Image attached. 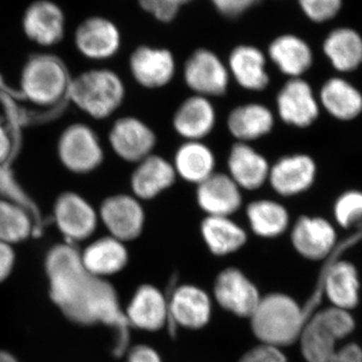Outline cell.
Segmentation results:
<instances>
[{
  "label": "cell",
  "instance_id": "obj_30",
  "mask_svg": "<svg viewBox=\"0 0 362 362\" xmlns=\"http://www.w3.org/2000/svg\"><path fill=\"white\" fill-rule=\"evenodd\" d=\"M202 239L216 256H226L246 245V230L230 216H209L201 223Z\"/></svg>",
  "mask_w": 362,
  "mask_h": 362
},
{
  "label": "cell",
  "instance_id": "obj_33",
  "mask_svg": "<svg viewBox=\"0 0 362 362\" xmlns=\"http://www.w3.org/2000/svg\"><path fill=\"white\" fill-rule=\"evenodd\" d=\"M320 100L328 113L340 120H349L361 113V93L342 78H330L324 84Z\"/></svg>",
  "mask_w": 362,
  "mask_h": 362
},
{
  "label": "cell",
  "instance_id": "obj_27",
  "mask_svg": "<svg viewBox=\"0 0 362 362\" xmlns=\"http://www.w3.org/2000/svg\"><path fill=\"white\" fill-rule=\"evenodd\" d=\"M169 316L176 324L189 329L204 327L211 314L209 296L194 286H182L173 293L168 302Z\"/></svg>",
  "mask_w": 362,
  "mask_h": 362
},
{
  "label": "cell",
  "instance_id": "obj_43",
  "mask_svg": "<svg viewBox=\"0 0 362 362\" xmlns=\"http://www.w3.org/2000/svg\"><path fill=\"white\" fill-rule=\"evenodd\" d=\"M13 139L8 130L0 123V166L7 161L13 152Z\"/></svg>",
  "mask_w": 362,
  "mask_h": 362
},
{
  "label": "cell",
  "instance_id": "obj_13",
  "mask_svg": "<svg viewBox=\"0 0 362 362\" xmlns=\"http://www.w3.org/2000/svg\"><path fill=\"white\" fill-rule=\"evenodd\" d=\"M129 70L135 82L141 87L161 89L173 82L176 62L168 49L140 45L131 54Z\"/></svg>",
  "mask_w": 362,
  "mask_h": 362
},
{
  "label": "cell",
  "instance_id": "obj_38",
  "mask_svg": "<svg viewBox=\"0 0 362 362\" xmlns=\"http://www.w3.org/2000/svg\"><path fill=\"white\" fill-rule=\"evenodd\" d=\"M240 362H288L278 347L262 344L255 347L240 359Z\"/></svg>",
  "mask_w": 362,
  "mask_h": 362
},
{
  "label": "cell",
  "instance_id": "obj_45",
  "mask_svg": "<svg viewBox=\"0 0 362 362\" xmlns=\"http://www.w3.org/2000/svg\"><path fill=\"white\" fill-rule=\"evenodd\" d=\"M192 1V0H178V2L181 4V6L188 4V2Z\"/></svg>",
  "mask_w": 362,
  "mask_h": 362
},
{
  "label": "cell",
  "instance_id": "obj_39",
  "mask_svg": "<svg viewBox=\"0 0 362 362\" xmlns=\"http://www.w3.org/2000/svg\"><path fill=\"white\" fill-rule=\"evenodd\" d=\"M214 8L226 18L242 16L258 2V0H211Z\"/></svg>",
  "mask_w": 362,
  "mask_h": 362
},
{
  "label": "cell",
  "instance_id": "obj_15",
  "mask_svg": "<svg viewBox=\"0 0 362 362\" xmlns=\"http://www.w3.org/2000/svg\"><path fill=\"white\" fill-rule=\"evenodd\" d=\"M315 177V161L306 154H292L271 165L268 183L280 197H291L309 189Z\"/></svg>",
  "mask_w": 362,
  "mask_h": 362
},
{
  "label": "cell",
  "instance_id": "obj_8",
  "mask_svg": "<svg viewBox=\"0 0 362 362\" xmlns=\"http://www.w3.org/2000/svg\"><path fill=\"white\" fill-rule=\"evenodd\" d=\"M21 30L26 39L40 47L61 44L66 33V14L54 0H33L21 16Z\"/></svg>",
  "mask_w": 362,
  "mask_h": 362
},
{
  "label": "cell",
  "instance_id": "obj_10",
  "mask_svg": "<svg viewBox=\"0 0 362 362\" xmlns=\"http://www.w3.org/2000/svg\"><path fill=\"white\" fill-rule=\"evenodd\" d=\"M99 218L111 237L129 242L137 239L144 230L146 214L141 202L132 194H114L100 206Z\"/></svg>",
  "mask_w": 362,
  "mask_h": 362
},
{
  "label": "cell",
  "instance_id": "obj_19",
  "mask_svg": "<svg viewBox=\"0 0 362 362\" xmlns=\"http://www.w3.org/2000/svg\"><path fill=\"white\" fill-rule=\"evenodd\" d=\"M226 165L228 175L242 190L259 189L268 183L271 164L249 143L233 144Z\"/></svg>",
  "mask_w": 362,
  "mask_h": 362
},
{
  "label": "cell",
  "instance_id": "obj_26",
  "mask_svg": "<svg viewBox=\"0 0 362 362\" xmlns=\"http://www.w3.org/2000/svg\"><path fill=\"white\" fill-rule=\"evenodd\" d=\"M125 314L130 326L142 330H158L168 321V302L153 286L144 285L136 291Z\"/></svg>",
  "mask_w": 362,
  "mask_h": 362
},
{
  "label": "cell",
  "instance_id": "obj_34",
  "mask_svg": "<svg viewBox=\"0 0 362 362\" xmlns=\"http://www.w3.org/2000/svg\"><path fill=\"white\" fill-rule=\"evenodd\" d=\"M33 213L20 202L0 199V242L8 245L23 242L35 233Z\"/></svg>",
  "mask_w": 362,
  "mask_h": 362
},
{
  "label": "cell",
  "instance_id": "obj_36",
  "mask_svg": "<svg viewBox=\"0 0 362 362\" xmlns=\"http://www.w3.org/2000/svg\"><path fill=\"white\" fill-rule=\"evenodd\" d=\"M305 16L313 23L333 20L342 8L343 0H297Z\"/></svg>",
  "mask_w": 362,
  "mask_h": 362
},
{
  "label": "cell",
  "instance_id": "obj_32",
  "mask_svg": "<svg viewBox=\"0 0 362 362\" xmlns=\"http://www.w3.org/2000/svg\"><path fill=\"white\" fill-rule=\"evenodd\" d=\"M323 51L337 70H356L362 63L361 35L352 28H335L324 40Z\"/></svg>",
  "mask_w": 362,
  "mask_h": 362
},
{
  "label": "cell",
  "instance_id": "obj_22",
  "mask_svg": "<svg viewBox=\"0 0 362 362\" xmlns=\"http://www.w3.org/2000/svg\"><path fill=\"white\" fill-rule=\"evenodd\" d=\"M293 247L304 258L318 261L329 256L337 243L333 226L322 218L301 216L291 230Z\"/></svg>",
  "mask_w": 362,
  "mask_h": 362
},
{
  "label": "cell",
  "instance_id": "obj_21",
  "mask_svg": "<svg viewBox=\"0 0 362 362\" xmlns=\"http://www.w3.org/2000/svg\"><path fill=\"white\" fill-rule=\"evenodd\" d=\"M226 66L230 78L243 89L262 92L270 85L266 54L255 45H240L233 47Z\"/></svg>",
  "mask_w": 362,
  "mask_h": 362
},
{
  "label": "cell",
  "instance_id": "obj_11",
  "mask_svg": "<svg viewBox=\"0 0 362 362\" xmlns=\"http://www.w3.org/2000/svg\"><path fill=\"white\" fill-rule=\"evenodd\" d=\"M54 218L59 232L71 244L89 239L96 230L99 216L82 195L66 192L54 202Z\"/></svg>",
  "mask_w": 362,
  "mask_h": 362
},
{
  "label": "cell",
  "instance_id": "obj_9",
  "mask_svg": "<svg viewBox=\"0 0 362 362\" xmlns=\"http://www.w3.org/2000/svg\"><path fill=\"white\" fill-rule=\"evenodd\" d=\"M74 45L85 59L107 61L120 51L122 33L110 18L95 14L87 16L76 26Z\"/></svg>",
  "mask_w": 362,
  "mask_h": 362
},
{
  "label": "cell",
  "instance_id": "obj_29",
  "mask_svg": "<svg viewBox=\"0 0 362 362\" xmlns=\"http://www.w3.org/2000/svg\"><path fill=\"white\" fill-rule=\"evenodd\" d=\"M128 258L129 256L124 243L111 235L90 243L81 254L86 270L100 278L123 270L127 265Z\"/></svg>",
  "mask_w": 362,
  "mask_h": 362
},
{
  "label": "cell",
  "instance_id": "obj_20",
  "mask_svg": "<svg viewBox=\"0 0 362 362\" xmlns=\"http://www.w3.org/2000/svg\"><path fill=\"white\" fill-rule=\"evenodd\" d=\"M176 175L173 162L152 153L136 163L130 178L132 195L142 201H151L175 185Z\"/></svg>",
  "mask_w": 362,
  "mask_h": 362
},
{
  "label": "cell",
  "instance_id": "obj_44",
  "mask_svg": "<svg viewBox=\"0 0 362 362\" xmlns=\"http://www.w3.org/2000/svg\"><path fill=\"white\" fill-rule=\"evenodd\" d=\"M0 362H18L11 354L0 350Z\"/></svg>",
  "mask_w": 362,
  "mask_h": 362
},
{
  "label": "cell",
  "instance_id": "obj_16",
  "mask_svg": "<svg viewBox=\"0 0 362 362\" xmlns=\"http://www.w3.org/2000/svg\"><path fill=\"white\" fill-rule=\"evenodd\" d=\"M195 199L206 216H230L240 211L244 197L228 173H214L197 185Z\"/></svg>",
  "mask_w": 362,
  "mask_h": 362
},
{
  "label": "cell",
  "instance_id": "obj_25",
  "mask_svg": "<svg viewBox=\"0 0 362 362\" xmlns=\"http://www.w3.org/2000/svg\"><path fill=\"white\" fill-rule=\"evenodd\" d=\"M268 57L283 75L301 78L313 64L310 45L298 35L286 33L272 40Z\"/></svg>",
  "mask_w": 362,
  "mask_h": 362
},
{
  "label": "cell",
  "instance_id": "obj_28",
  "mask_svg": "<svg viewBox=\"0 0 362 362\" xmlns=\"http://www.w3.org/2000/svg\"><path fill=\"white\" fill-rule=\"evenodd\" d=\"M173 165L177 177L197 185L216 173V159L204 141H185L176 150Z\"/></svg>",
  "mask_w": 362,
  "mask_h": 362
},
{
  "label": "cell",
  "instance_id": "obj_23",
  "mask_svg": "<svg viewBox=\"0 0 362 362\" xmlns=\"http://www.w3.org/2000/svg\"><path fill=\"white\" fill-rule=\"evenodd\" d=\"M321 288L333 307L349 311L359 303L358 272L354 264L346 261H331L321 275Z\"/></svg>",
  "mask_w": 362,
  "mask_h": 362
},
{
  "label": "cell",
  "instance_id": "obj_3",
  "mask_svg": "<svg viewBox=\"0 0 362 362\" xmlns=\"http://www.w3.org/2000/svg\"><path fill=\"white\" fill-rule=\"evenodd\" d=\"M20 81L25 99L37 106L52 107L68 99L71 78L63 59L44 52L26 59Z\"/></svg>",
  "mask_w": 362,
  "mask_h": 362
},
{
  "label": "cell",
  "instance_id": "obj_42",
  "mask_svg": "<svg viewBox=\"0 0 362 362\" xmlns=\"http://www.w3.org/2000/svg\"><path fill=\"white\" fill-rule=\"evenodd\" d=\"M127 362H161V359L156 350L140 345L131 350Z\"/></svg>",
  "mask_w": 362,
  "mask_h": 362
},
{
  "label": "cell",
  "instance_id": "obj_40",
  "mask_svg": "<svg viewBox=\"0 0 362 362\" xmlns=\"http://www.w3.org/2000/svg\"><path fill=\"white\" fill-rule=\"evenodd\" d=\"M325 362H362V349L356 343H349L337 349Z\"/></svg>",
  "mask_w": 362,
  "mask_h": 362
},
{
  "label": "cell",
  "instance_id": "obj_6",
  "mask_svg": "<svg viewBox=\"0 0 362 362\" xmlns=\"http://www.w3.org/2000/svg\"><path fill=\"white\" fill-rule=\"evenodd\" d=\"M57 150L64 168L75 175L93 173L104 161L99 137L85 124H71L66 127L59 135Z\"/></svg>",
  "mask_w": 362,
  "mask_h": 362
},
{
  "label": "cell",
  "instance_id": "obj_5",
  "mask_svg": "<svg viewBox=\"0 0 362 362\" xmlns=\"http://www.w3.org/2000/svg\"><path fill=\"white\" fill-rule=\"evenodd\" d=\"M356 321L349 311L332 308L318 312L305 324L300 341L307 362H325L337 351L339 340L349 337Z\"/></svg>",
  "mask_w": 362,
  "mask_h": 362
},
{
  "label": "cell",
  "instance_id": "obj_4",
  "mask_svg": "<svg viewBox=\"0 0 362 362\" xmlns=\"http://www.w3.org/2000/svg\"><path fill=\"white\" fill-rule=\"evenodd\" d=\"M125 85L116 71L93 69L71 78L68 99L92 118H108L122 106Z\"/></svg>",
  "mask_w": 362,
  "mask_h": 362
},
{
  "label": "cell",
  "instance_id": "obj_2",
  "mask_svg": "<svg viewBox=\"0 0 362 362\" xmlns=\"http://www.w3.org/2000/svg\"><path fill=\"white\" fill-rule=\"evenodd\" d=\"M312 312L308 306L302 308L287 295L271 294L261 298L252 313V331L263 344L280 349L299 339Z\"/></svg>",
  "mask_w": 362,
  "mask_h": 362
},
{
  "label": "cell",
  "instance_id": "obj_37",
  "mask_svg": "<svg viewBox=\"0 0 362 362\" xmlns=\"http://www.w3.org/2000/svg\"><path fill=\"white\" fill-rule=\"evenodd\" d=\"M137 2L145 13L164 23L175 21L181 8L178 0H137Z\"/></svg>",
  "mask_w": 362,
  "mask_h": 362
},
{
  "label": "cell",
  "instance_id": "obj_7",
  "mask_svg": "<svg viewBox=\"0 0 362 362\" xmlns=\"http://www.w3.org/2000/svg\"><path fill=\"white\" fill-rule=\"evenodd\" d=\"M183 81L197 96L211 99L223 97L230 86V76L223 59L206 47L195 49L183 66Z\"/></svg>",
  "mask_w": 362,
  "mask_h": 362
},
{
  "label": "cell",
  "instance_id": "obj_14",
  "mask_svg": "<svg viewBox=\"0 0 362 362\" xmlns=\"http://www.w3.org/2000/svg\"><path fill=\"white\" fill-rule=\"evenodd\" d=\"M279 118L287 125L306 128L315 122L319 105L311 86L302 78H289L276 96Z\"/></svg>",
  "mask_w": 362,
  "mask_h": 362
},
{
  "label": "cell",
  "instance_id": "obj_35",
  "mask_svg": "<svg viewBox=\"0 0 362 362\" xmlns=\"http://www.w3.org/2000/svg\"><path fill=\"white\" fill-rule=\"evenodd\" d=\"M337 221L343 228L362 223V194L351 192L341 195L334 207Z\"/></svg>",
  "mask_w": 362,
  "mask_h": 362
},
{
  "label": "cell",
  "instance_id": "obj_1",
  "mask_svg": "<svg viewBox=\"0 0 362 362\" xmlns=\"http://www.w3.org/2000/svg\"><path fill=\"white\" fill-rule=\"evenodd\" d=\"M45 270L52 301L73 322L102 323L115 333V356H123L129 343V326L113 286L86 270L81 252L70 243L47 252Z\"/></svg>",
  "mask_w": 362,
  "mask_h": 362
},
{
  "label": "cell",
  "instance_id": "obj_24",
  "mask_svg": "<svg viewBox=\"0 0 362 362\" xmlns=\"http://www.w3.org/2000/svg\"><path fill=\"white\" fill-rule=\"evenodd\" d=\"M275 116L266 105L247 103L235 107L226 119V127L237 142L249 143L270 134Z\"/></svg>",
  "mask_w": 362,
  "mask_h": 362
},
{
  "label": "cell",
  "instance_id": "obj_12",
  "mask_svg": "<svg viewBox=\"0 0 362 362\" xmlns=\"http://www.w3.org/2000/svg\"><path fill=\"white\" fill-rule=\"evenodd\" d=\"M109 143L117 156L136 164L154 153L157 137L146 123L127 116L117 119L112 125Z\"/></svg>",
  "mask_w": 362,
  "mask_h": 362
},
{
  "label": "cell",
  "instance_id": "obj_41",
  "mask_svg": "<svg viewBox=\"0 0 362 362\" xmlns=\"http://www.w3.org/2000/svg\"><path fill=\"white\" fill-rule=\"evenodd\" d=\"M16 261V255L11 245L0 242V283L11 275Z\"/></svg>",
  "mask_w": 362,
  "mask_h": 362
},
{
  "label": "cell",
  "instance_id": "obj_17",
  "mask_svg": "<svg viewBox=\"0 0 362 362\" xmlns=\"http://www.w3.org/2000/svg\"><path fill=\"white\" fill-rule=\"evenodd\" d=\"M214 295L221 307L240 317L252 315L261 301L259 291L238 269L221 272L214 285Z\"/></svg>",
  "mask_w": 362,
  "mask_h": 362
},
{
  "label": "cell",
  "instance_id": "obj_31",
  "mask_svg": "<svg viewBox=\"0 0 362 362\" xmlns=\"http://www.w3.org/2000/svg\"><path fill=\"white\" fill-rule=\"evenodd\" d=\"M246 216L252 233L265 239L280 237L289 228L287 207L274 199H261L250 202L246 207Z\"/></svg>",
  "mask_w": 362,
  "mask_h": 362
},
{
  "label": "cell",
  "instance_id": "obj_18",
  "mask_svg": "<svg viewBox=\"0 0 362 362\" xmlns=\"http://www.w3.org/2000/svg\"><path fill=\"white\" fill-rule=\"evenodd\" d=\"M216 124V111L211 99L197 95L187 98L173 117V129L185 141H202Z\"/></svg>",
  "mask_w": 362,
  "mask_h": 362
}]
</instances>
